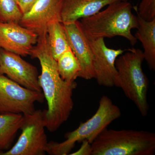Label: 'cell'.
I'll use <instances>...</instances> for the list:
<instances>
[{
    "mask_svg": "<svg viewBox=\"0 0 155 155\" xmlns=\"http://www.w3.org/2000/svg\"><path fill=\"white\" fill-rule=\"evenodd\" d=\"M30 55L38 59L41 66V74L38 79L48 103V110H44L45 127L50 132H54L71 114L74 107L72 94L77 83L67 82L60 76L57 61L50 50L47 31L38 36L36 46L32 48Z\"/></svg>",
    "mask_w": 155,
    "mask_h": 155,
    "instance_id": "6da1fadb",
    "label": "cell"
},
{
    "mask_svg": "<svg viewBox=\"0 0 155 155\" xmlns=\"http://www.w3.org/2000/svg\"><path fill=\"white\" fill-rule=\"evenodd\" d=\"M132 9L127 0L115 2L93 16L81 19V25L86 36L90 38L121 36L134 46L137 40L131 30L137 28L138 22Z\"/></svg>",
    "mask_w": 155,
    "mask_h": 155,
    "instance_id": "7a4b0ae2",
    "label": "cell"
},
{
    "mask_svg": "<svg viewBox=\"0 0 155 155\" xmlns=\"http://www.w3.org/2000/svg\"><path fill=\"white\" fill-rule=\"evenodd\" d=\"M91 146V155H153L155 134L146 130L106 128Z\"/></svg>",
    "mask_w": 155,
    "mask_h": 155,
    "instance_id": "3957f363",
    "label": "cell"
},
{
    "mask_svg": "<svg viewBox=\"0 0 155 155\" xmlns=\"http://www.w3.org/2000/svg\"><path fill=\"white\" fill-rule=\"evenodd\" d=\"M143 51L138 48L129 49L116 59L115 65L118 78L116 86L122 90L143 116L147 115L149 81L143 70Z\"/></svg>",
    "mask_w": 155,
    "mask_h": 155,
    "instance_id": "277c9868",
    "label": "cell"
},
{
    "mask_svg": "<svg viewBox=\"0 0 155 155\" xmlns=\"http://www.w3.org/2000/svg\"><path fill=\"white\" fill-rule=\"evenodd\" d=\"M121 115V110L106 95L100 100L95 114L84 122H81L75 130L65 134L64 141L48 142L46 153L51 155H69L76 143L87 140L90 144L100 134Z\"/></svg>",
    "mask_w": 155,
    "mask_h": 155,
    "instance_id": "5b68a950",
    "label": "cell"
},
{
    "mask_svg": "<svg viewBox=\"0 0 155 155\" xmlns=\"http://www.w3.org/2000/svg\"><path fill=\"white\" fill-rule=\"evenodd\" d=\"M21 134L12 147L0 155H44L48 143L44 110L24 115Z\"/></svg>",
    "mask_w": 155,
    "mask_h": 155,
    "instance_id": "8992f818",
    "label": "cell"
},
{
    "mask_svg": "<svg viewBox=\"0 0 155 155\" xmlns=\"http://www.w3.org/2000/svg\"><path fill=\"white\" fill-rule=\"evenodd\" d=\"M42 92L25 88L4 75H0V114H32L35 104L43 103Z\"/></svg>",
    "mask_w": 155,
    "mask_h": 155,
    "instance_id": "52a82bcc",
    "label": "cell"
},
{
    "mask_svg": "<svg viewBox=\"0 0 155 155\" xmlns=\"http://www.w3.org/2000/svg\"><path fill=\"white\" fill-rule=\"evenodd\" d=\"M87 37L94 56V69L97 82L100 85L107 87L116 86L118 72L115 63L116 59L125 50L108 48L104 38Z\"/></svg>",
    "mask_w": 155,
    "mask_h": 155,
    "instance_id": "ba28073f",
    "label": "cell"
},
{
    "mask_svg": "<svg viewBox=\"0 0 155 155\" xmlns=\"http://www.w3.org/2000/svg\"><path fill=\"white\" fill-rule=\"evenodd\" d=\"M31 90L42 92L38 83L37 69L21 56L0 48V75Z\"/></svg>",
    "mask_w": 155,
    "mask_h": 155,
    "instance_id": "9c48e42d",
    "label": "cell"
},
{
    "mask_svg": "<svg viewBox=\"0 0 155 155\" xmlns=\"http://www.w3.org/2000/svg\"><path fill=\"white\" fill-rule=\"evenodd\" d=\"M63 0H37L22 14L19 24L39 36L53 22L61 21Z\"/></svg>",
    "mask_w": 155,
    "mask_h": 155,
    "instance_id": "30bf717a",
    "label": "cell"
},
{
    "mask_svg": "<svg viewBox=\"0 0 155 155\" xmlns=\"http://www.w3.org/2000/svg\"><path fill=\"white\" fill-rule=\"evenodd\" d=\"M64 25L69 47L80 64L78 77L86 80L95 78L94 56L80 21Z\"/></svg>",
    "mask_w": 155,
    "mask_h": 155,
    "instance_id": "8fae6325",
    "label": "cell"
},
{
    "mask_svg": "<svg viewBox=\"0 0 155 155\" xmlns=\"http://www.w3.org/2000/svg\"><path fill=\"white\" fill-rule=\"evenodd\" d=\"M36 33L15 22H0V48L22 57L30 55L37 42Z\"/></svg>",
    "mask_w": 155,
    "mask_h": 155,
    "instance_id": "7c38bea8",
    "label": "cell"
},
{
    "mask_svg": "<svg viewBox=\"0 0 155 155\" xmlns=\"http://www.w3.org/2000/svg\"><path fill=\"white\" fill-rule=\"evenodd\" d=\"M127 0H63L61 22L64 25L74 23L93 16L112 3Z\"/></svg>",
    "mask_w": 155,
    "mask_h": 155,
    "instance_id": "4fadbf2b",
    "label": "cell"
},
{
    "mask_svg": "<svg viewBox=\"0 0 155 155\" xmlns=\"http://www.w3.org/2000/svg\"><path fill=\"white\" fill-rule=\"evenodd\" d=\"M138 25L134 36L141 42L144 60L150 70H155V19L147 21L137 15Z\"/></svg>",
    "mask_w": 155,
    "mask_h": 155,
    "instance_id": "5bb4252c",
    "label": "cell"
},
{
    "mask_svg": "<svg viewBox=\"0 0 155 155\" xmlns=\"http://www.w3.org/2000/svg\"><path fill=\"white\" fill-rule=\"evenodd\" d=\"M24 121L22 114H0V154L11 148Z\"/></svg>",
    "mask_w": 155,
    "mask_h": 155,
    "instance_id": "9a60e30c",
    "label": "cell"
},
{
    "mask_svg": "<svg viewBox=\"0 0 155 155\" xmlns=\"http://www.w3.org/2000/svg\"><path fill=\"white\" fill-rule=\"evenodd\" d=\"M47 32L51 53L56 61L62 54L71 49L64 24L60 22H52L48 26Z\"/></svg>",
    "mask_w": 155,
    "mask_h": 155,
    "instance_id": "2e32d148",
    "label": "cell"
},
{
    "mask_svg": "<svg viewBox=\"0 0 155 155\" xmlns=\"http://www.w3.org/2000/svg\"><path fill=\"white\" fill-rule=\"evenodd\" d=\"M56 61L61 77L67 82L75 81V79L78 77L81 67L72 50L69 49L62 54Z\"/></svg>",
    "mask_w": 155,
    "mask_h": 155,
    "instance_id": "e0dca14e",
    "label": "cell"
},
{
    "mask_svg": "<svg viewBox=\"0 0 155 155\" xmlns=\"http://www.w3.org/2000/svg\"><path fill=\"white\" fill-rule=\"evenodd\" d=\"M22 15L15 0H0V22L19 23Z\"/></svg>",
    "mask_w": 155,
    "mask_h": 155,
    "instance_id": "ac0fdd59",
    "label": "cell"
},
{
    "mask_svg": "<svg viewBox=\"0 0 155 155\" xmlns=\"http://www.w3.org/2000/svg\"><path fill=\"white\" fill-rule=\"evenodd\" d=\"M136 12L137 15L146 21L155 19V0H142Z\"/></svg>",
    "mask_w": 155,
    "mask_h": 155,
    "instance_id": "d6986e66",
    "label": "cell"
},
{
    "mask_svg": "<svg viewBox=\"0 0 155 155\" xmlns=\"http://www.w3.org/2000/svg\"><path fill=\"white\" fill-rule=\"evenodd\" d=\"M80 148L71 155H91V146L87 140H84Z\"/></svg>",
    "mask_w": 155,
    "mask_h": 155,
    "instance_id": "ffe728a7",
    "label": "cell"
},
{
    "mask_svg": "<svg viewBox=\"0 0 155 155\" xmlns=\"http://www.w3.org/2000/svg\"><path fill=\"white\" fill-rule=\"evenodd\" d=\"M37 0H19L18 5L22 14L27 12Z\"/></svg>",
    "mask_w": 155,
    "mask_h": 155,
    "instance_id": "44dd1931",
    "label": "cell"
},
{
    "mask_svg": "<svg viewBox=\"0 0 155 155\" xmlns=\"http://www.w3.org/2000/svg\"><path fill=\"white\" fill-rule=\"evenodd\" d=\"M15 1H16V2H17V4H18V3H19V0H15Z\"/></svg>",
    "mask_w": 155,
    "mask_h": 155,
    "instance_id": "7402d4cb",
    "label": "cell"
}]
</instances>
